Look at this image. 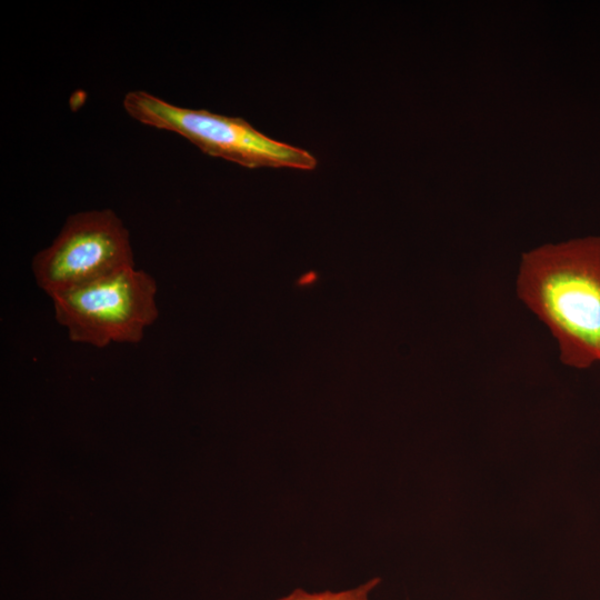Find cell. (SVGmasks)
<instances>
[{"label":"cell","instance_id":"obj_2","mask_svg":"<svg viewBox=\"0 0 600 600\" xmlns=\"http://www.w3.org/2000/svg\"><path fill=\"white\" fill-rule=\"evenodd\" d=\"M123 107L141 123L178 133L204 153L246 168L313 170L318 164L307 150L274 140L241 118L179 107L140 90L128 92Z\"/></svg>","mask_w":600,"mask_h":600},{"label":"cell","instance_id":"obj_3","mask_svg":"<svg viewBox=\"0 0 600 600\" xmlns=\"http://www.w3.org/2000/svg\"><path fill=\"white\" fill-rule=\"evenodd\" d=\"M157 293L156 279L131 267L50 299L72 342L101 349L139 343L159 317Z\"/></svg>","mask_w":600,"mask_h":600},{"label":"cell","instance_id":"obj_5","mask_svg":"<svg viewBox=\"0 0 600 600\" xmlns=\"http://www.w3.org/2000/svg\"><path fill=\"white\" fill-rule=\"evenodd\" d=\"M381 578L374 577L358 587L342 591L308 592L297 588L278 600H370V593L380 584Z\"/></svg>","mask_w":600,"mask_h":600},{"label":"cell","instance_id":"obj_4","mask_svg":"<svg viewBox=\"0 0 600 600\" xmlns=\"http://www.w3.org/2000/svg\"><path fill=\"white\" fill-rule=\"evenodd\" d=\"M131 267L129 231L110 209L71 214L31 261L38 287L50 298Z\"/></svg>","mask_w":600,"mask_h":600},{"label":"cell","instance_id":"obj_1","mask_svg":"<svg viewBox=\"0 0 600 600\" xmlns=\"http://www.w3.org/2000/svg\"><path fill=\"white\" fill-rule=\"evenodd\" d=\"M517 292L556 339L562 363L586 369L600 362V238L524 253Z\"/></svg>","mask_w":600,"mask_h":600}]
</instances>
